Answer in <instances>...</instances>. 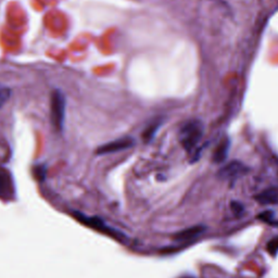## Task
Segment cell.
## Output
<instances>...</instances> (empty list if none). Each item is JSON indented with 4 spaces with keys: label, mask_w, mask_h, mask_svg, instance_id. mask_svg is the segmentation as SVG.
<instances>
[{
    "label": "cell",
    "mask_w": 278,
    "mask_h": 278,
    "mask_svg": "<svg viewBox=\"0 0 278 278\" xmlns=\"http://www.w3.org/2000/svg\"><path fill=\"white\" fill-rule=\"evenodd\" d=\"M205 132V126L199 120H190L185 123L178 133L180 143L187 152H191L198 146Z\"/></svg>",
    "instance_id": "6da1fadb"
},
{
    "label": "cell",
    "mask_w": 278,
    "mask_h": 278,
    "mask_svg": "<svg viewBox=\"0 0 278 278\" xmlns=\"http://www.w3.org/2000/svg\"><path fill=\"white\" fill-rule=\"evenodd\" d=\"M66 98L60 90H54L51 95V122L53 127L62 132L66 120Z\"/></svg>",
    "instance_id": "7a4b0ae2"
},
{
    "label": "cell",
    "mask_w": 278,
    "mask_h": 278,
    "mask_svg": "<svg viewBox=\"0 0 278 278\" xmlns=\"http://www.w3.org/2000/svg\"><path fill=\"white\" fill-rule=\"evenodd\" d=\"M75 217L81 222V223L85 224L86 226L94 228L98 231H101V233H104L108 236H111L113 238H116L117 240H121V238H123V234L120 233V231L109 227L103 220H100L98 217H89V216H85L81 214V213H75Z\"/></svg>",
    "instance_id": "3957f363"
},
{
    "label": "cell",
    "mask_w": 278,
    "mask_h": 278,
    "mask_svg": "<svg viewBox=\"0 0 278 278\" xmlns=\"http://www.w3.org/2000/svg\"><path fill=\"white\" fill-rule=\"evenodd\" d=\"M14 194L15 189L11 174L6 169L0 168V198L11 199Z\"/></svg>",
    "instance_id": "277c9868"
},
{
    "label": "cell",
    "mask_w": 278,
    "mask_h": 278,
    "mask_svg": "<svg viewBox=\"0 0 278 278\" xmlns=\"http://www.w3.org/2000/svg\"><path fill=\"white\" fill-rule=\"evenodd\" d=\"M134 139L131 137H124V138H120L116 139L114 142H111L103 147H100L97 150L98 154H107V153H112V152H117V151H122L125 149H128L134 146Z\"/></svg>",
    "instance_id": "5b68a950"
},
{
    "label": "cell",
    "mask_w": 278,
    "mask_h": 278,
    "mask_svg": "<svg viewBox=\"0 0 278 278\" xmlns=\"http://www.w3.org/2000/svg\"><path fill=\"white\" fill-rule=\"evenodd\" d=\"M247 171H248V169L243 163L234 161V162L227 164L226 166H224V168L220 171V176L223 178H226V180H228V178L233 180V178H236V177H239V176L244 175L245 173H247Z\"/></svg>",
    "instance_id": "8992f818"
},
{
    "label": "cell",
    "mask_w": 278,
    "mask_h": 278,
    "mask_svg": "<svg viewBox=\"0 0 278 278\" xmlns=\"http://www.w3.org/2000/svg\"><path fill=\"white\" fill-rule=\"evenodd\" d=\"M261 205H278V188H268L255 197Z\"/></svg>",
    "instance_id": "52a82bcc"
},
{
    "label": "cell",
    "mask_w": 278,
    "mask_h": 278,
    "mask_svg": "<svg viewBox=\"0 0 278 278\" xmlns=\"http://www.w3.org/2000/svg\"><path fill=\"white\" fill-rule=\"evenodd\" d=\"M230 147V141L228 138L223 139L220 143V145L216 147V149L214 150V153H213V161L215 163H221L223 162L228 154V150Z\"/></svg>",
    "instance_id": "ba28073f"
},
{
    "label": "cell",
    "mask_w": 278,
    "mask_h": 278,
    "mask_svg": "<svg viewBox=\"0 0 278 278\" xmlns=\"http://www.w3.org/2000/svg\"><path fill=\"white\" fill-rule=\"evenodd\" d=\"M205 229L206 228L203 226H194V227H191L188 229H185V230L181 231L180 234L176 235L175 239L183 242V240H190L193 238H197L200 234H202L203 231H205Z\"/></svg>",
    "instance_id": "9c48e42d"
},
{
    "label": "cell",
    "mask_w": 278,
    "mask_h": 278,
    "mask_svg": "<svg viewBox=\"0 0 278 278\" xmlns=\"http://www.w3.org/2000/svg\"><path fill=\"white\" fill-rule=\"evenodd\" d=\"M10 95H11L10 88L0 84V109L4 107V105L9 100V98H10Z\"/></svg>",
    "instance_id": "30bf717a"
},
{
    "label": "cell",
    "mask_w": 278,
    "mask_h": 278,
    "mask_svg": "<svg viewBox=\"0 0 278 278\" xmlns=\"http://www.w3.org/2000/svg\"><path fill=\"white\" fill-rule=\"evenodd\" d=\"M259 220H262L264 223H267V224H271V225H274L276 224L275 222V216H274V213L272 211H266V212H263L262 214L259 215Z\"/></svg>",
    "instance_id": "8fae6325"
},
{
    "label": "cell",
    "mask_w": 278,
    "mask_h": 278,
    "mask_svg": "<svg viewBox=\"0 0 278 278\" xmlns=\"http://www.w3.org/2000/svg\"><path fill=\"white\" fill-rule=\"evenodd\" d=\"M266 250L272 255H276L278 252V237L273 238L271 242H268L266 245Z\"/></svg>",
    "instance_id": "7c38bea8"
},
{
    "label": "cell",
    "mask_w": 278,
    "mask_h": 278,
    "mask_svg": "<svg viewBox=\"0 0 278 278\" xmlns=\"http://www.w3.org/2000/svg\"><path fill=\"white\" fill-rule=\"evenodd\" d=\"M157 125H159V124H153V125H150V127L147 128V131L143 135L146 141H150V139L152 138L153 134L155 133V129L157 128Z\"/></svg>",
    "instance_id": "4fadbf2b"
},
{
    "label": "cell",
    "mask_w": 278,
    "mask_h": 278,
    "mask_svg": "<svg viewBox=\"0 0 278 278\" xmlns=\"http://www.w3.org/2000/svg\"><path fill=\"white\" fill-rule=\"evenodd\" d=\"M231 209H233L234 213L237 215L239 214H242V213L244 212V207L242 203H238V202H233L231 203Z\"/></svg>",
    "instance_id": "5bb4252c"
},
{
    "label": "cell",
    "mask_w": 278,
    "mask_h": 278,
    "mask_svg": "<svg viewBox=\"0 0 278 278\" xmlns=\"http://www.w3.org/2000/svg\"><path fill=\"white\" fill-rule=\"evenodd\" d=\"M188 278H189V277H188Z\"/></svg>",
    "instance_id": "9a60e30c"
}]
</instances>
